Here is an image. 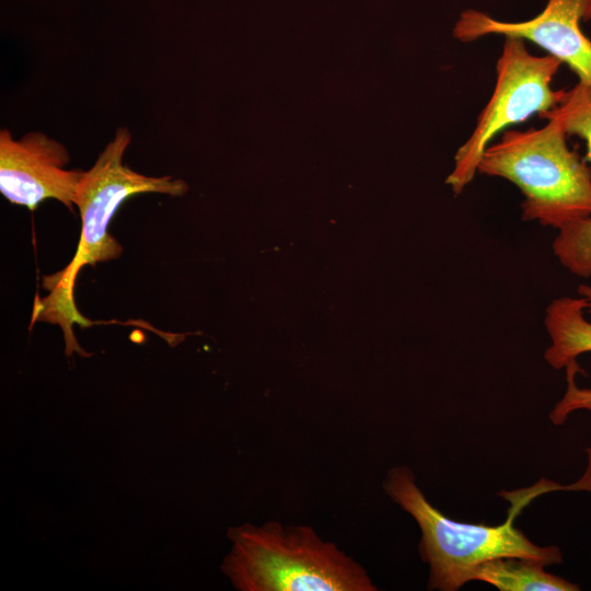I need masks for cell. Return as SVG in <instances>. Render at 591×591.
Masks as SVG:
<instances>
[{"mask_svg":"<svg viewBox=\"0 0 591 591\" xmlns=\"http://www.w3.org/2000/svg\"><path fill=\"white\" fill-rule=\"evenodd\" d=\"M385 494L408 512L421 531L419 553L429 564V589L454 591L468 581V575L478 564L499 557H519L552 565L561 563L556 546L541 547L533 544L513 520L524 506L540 494L558 488L579 489V483L560 486L537 483L534 487L501 493L512 502L508 519L499 525L470 524L453 521L442 514L425 497L415 483L413 472L406 466L392 468L383 483Z\"/></svg>","mask_w":591,"mask_h":591,"instance_id":"6da1fadb","label":"cell"},{"mask_svg":"<svg viewBox=\"0 0 591 591\" xmlns=\"http://www.w3.org/2000/svg\"><path fill=\"white\" fill-rule=\"evenodd\" d=\"M131 136L126 127L116 130L115 138L100 153L94 165L83 173L76 197L81 216V235L77 253L61 271L44 280L48 296L37 304L33 321H48L61 326L66 355L81 354L72 332L73 323L85 326V318L78 312L73 288L79 270L85 265L112 260L120 256L123 248L108 232L109 223L127 198L141 193H159L171 196L184 195L188 186L172 176L152 177L132 171L123 164L124 153Z\"/></svg>","mask_w":591,"mask_h":591,"instance_id":"7a4b0ae2","label":"cell"},{"mask_svg":"<svg viewBox=\"0 0 591 591\" xmlns=\"http://www.w3.org/2000/svg\"><path fill=\"white\" fill-rule=\"evenodd\" d=\"M221 570L241 591H375L366 569L312 526H231Z\"/></svg>","mask_w":591,"mask_h":591,"instance_id":"3957f363","label":"cell"},{"mask_svg":"<svg viewBox=\"0 0 591 591\" xmlns=\"http://www.w3.org/2000/svg\"><path fill=\"white\" fill-rule=\"evenodd\" d=\"M526 130L507 129L484 151L477 173L515 185L521 216L543 227H561L591 217V167L568 146L561 121Z\"/></svg>","mask_w":591,"mask_h":591,"instance_id":"277c9868","label":"cell"},{"mask_svg":"<svg viewBox=\"0 0 591 591\" xmlns=\"http://www.w3.org/2000/svg\"><path fill=\"white\" fill-rule=\"evenodd\" d=\"M561 65L548 54H531L521 38L505 37L490 99L474 130L456 150L453 169L445 178L455 195L474 179L485 149L498 134L558 105L564 89L554 90L552 82Z\"/></svg>","mask_w":591,"mask_h":591,"instance_id":"5b68a950","label":"cell"},{"mask_svg":"<svg viewBox=\"0 0 591 591\" xmlns=\"http://www.w3.org/2000/svg\"><path fill=\"white\" fill-rule=\"evenodd\" d=\"M590 19L591 0H548L542 12L522 22H503L465 10L453 27V36L464 43L487 35L529 40L567 65L579 82L591 85V39L580 26Z\"/></svg>","mask_w":591,"mask_h":591,"instance_id":"8992f818","label":"cell"},{"mask_svg":"<svg viewBox=\"0 0 591 591\" xmlns=\"http://www.w3.org/2000/svg\"><path fill=\"white\" fill-rule=\"evenodd\" d=\"M68 162L66 147L42 132L14 140L0 131V192L12 204L35 209L51 198L72 210L84 172L65 170Z\"/></svg>","mask_w":591,"mask_h":591,"instance_id":"52a82bcc","label":"cell"},{"mask_svg":"<svg viewBox=\"0 0 591 591\" xmlns=\"http://www.w3.org/2000/svg\"><path fill=\"white\" fill-rule=\"evenodd\" d=\"M586 300L559 297L546 308L544 324L551 345L544 358L554 369H566L567 390L549 417L561 425L578 409L591 410V322L587 320Z\"/></svg>","mask_w":591,"mask_h":591,"instance_id":"ba28073f","label":"cell"},{"mask_svg":"<svg viewBox=\"0 0 591 591\" xmlns=\"http://www.w3.org/2000/svg\"><path fill=\"white\" fill-rule=\"evenodd\" d=\"M545 565L519 557H499L475 566L470 580L487 582L501 591H576L573 584L544 571Z\"/></svg>","mask_w":591,"mask_h":591,"instance_id":"9c48e42d","label":"cell"},{"mask_svg":"<svg viewBox=\"0 0 591 591\" xmlns=\"http://www.w3.org/2000/svg\"><path fill=\"white\" fill-rule=\"evenodd\" d=\"M552 250L569 273L578 277H591V217L558 229ZM577 293L586 300V311L591 315V286L580 285Z\"/></svg>","mask_w":591,"mask_h":591,"instance_id":"30bf717a","label":"cell"},{"mask_svg":"<svg viewBox=\"0 0 591 591\" xmlns=\"http://www.w3.org/2000/svg\"><path fill=\"white\" fill-rule=\"evenodd\" d=\"M558 118L568 136H577L586 142L584 161L591 163V85L577 82L570 89H564L560 102L553 109L538 117Z\"/></svg>","mask_w":591,"mask_h":591,"instance_id":"8fae6325","label":"cell"}]
</instances>
